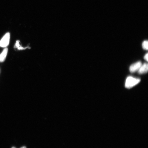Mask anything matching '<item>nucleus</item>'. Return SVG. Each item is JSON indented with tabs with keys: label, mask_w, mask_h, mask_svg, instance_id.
Returning a JSON list of instances; mask_svg holds the SVG:
<instances>
[{
	"label": "nucleus",
	"mask_w": 148,
	"mask_h": 148,
	"mask_svg": "<svg viewBox=\"0 0 148 148\" xmlns=\"http://www.w3.org/2000/svg\"><path fill=\"white\" fill-rule=\"evenodd\" d=\"M140 79L134 78L132 77H127L125 83V87L128 88L133 87L140 82Z\"/></svg>",
	"instance_id": "nucleus-1"
},
{
	"label": "nucleus",
	"mask_w": 148,
	"mask_h": 148,
	"mask_svg": "<svg viewBox=\"0 0 148 148\" xmlns=\"http://www.w3.org/2000/svg\"><path fill=\"white\" fill-rule=\"evenodd\" d=\"M148 53H146L145 55V56L144 57V59H145V60L147 61H148Z\"/></svg>",
	"instance_id": "nucleus-7"
},
{
	"label": "nucleus",
	"mask_w": 148,
	"mask_h": 148,
	"mask_svg": "<svg viewBox=\"0 0 148 148\" xmlns=\"http://www.w3.org/2000/svg\"><path fill=\"white\" fill-rule=\"evenodd\" d=\"M20 148H27V147H23Z\"/></svg>",
	"instance_id": "nucleus-8"
},
{
	"label": "nucleus",
	"mask_w": 148,
	"mask_h": 148,
	"mask_svg": "<svg viewBox=\"0 0 148 148\" xmlns=\"http://www.w3.org/2000/svg\"><path fill=\"white\" fill-rule=\"evenodd\" d=\"M12 148H16V147H12Z\"/></svg>",
	"instance_id": "nucleus-9"
},
{
	"label": "nucleus",
	"mask_w": 148,
	"mask_h": 148,
	"mask_svg": "<svg viewBox=\"0 0 148 148\" xmlns=\"http://www.w3.org/2000/svg\"><path fill=\"white\" fill-rule=\"evenodd\" d=\"M148 65L147 63H144L141 66L138 70V73L140 74L147 73L148 71Z\"/></svg>",
	"instance_id": "nucleus-4"
},
{
	"label": "nucleus",
	"mask_w": 148,
	"mask_h": 148,
	"mask_svg": "<svg viewBox=\"0 0 148 148\" xmlns=\"http://www.w3.org/2000/svg\"><path fill=\"white\" fill-rule=\"evenodd\" d=\"M148 41L147 40H145L142 44V47L144 49L147 50H148Z\"/></svg>",
	"instance_id": "nucleus-6"
},
{
	"label": "nucleus",
	"mask_w": 148,
	"mask_h": 148,
	"mask_svg": "<svg viewBox=\"0 0 148 148\" xmlns=\"http://www.w3.org/2000/svg\"><path fill=\"white\" fill-rule=\"evenodd\" d=\"M8 49L7 48H5L0 55V62H3L5 60L6 58L7 53H8Z\"/></svg>",
	"instance_id": "nucleus-5"
},
{
	"label": "nucleus",
	"mask_w": 148,
	"mask_h": 148,
	"mask_svg": "<svg viewBox=\"0 0 148 148\" xmlns=\"http://www.w3.org/2000/svg\"><path fill=\"white\" fill-rule=\"evenodd\" d=\"M10 33H7L0 41V47H5L8 46L10 42Z\"/></svg>",
	"instance_id": "nucleus-2"
},
{
	"label": "nucleus",
	"mask_w": 148,
	"mask_h": 148,
	"mask_svg": "<svg viewBox=\"0 0 148 148\" xmlns=\"http://www.w3.org/2000/svg\"><path fill=\"white\" fill-rule=\"evenodd\" d=\"M142 64L141 62H138L133 64L130 67V71L132 73H134L138 71Z\"/></svg>",
	"instance_id": "nucleus-3"
}]
</instances>
